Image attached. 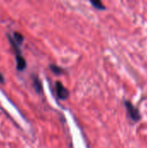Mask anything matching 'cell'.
<instances>
[{
	"label": "cell",
	"instance_id": "cell-5",
	"mask_svg": "<svg viewBox=\"0 0 147 148\" xmlns=\"http://www.w3.org/2000/svg\"><path fill=\"white\" fill-rule=\"evenodd\" d=\"M91 3L94 5V7H95V8L98 9V10H103L106 9V7L102 4V3H101L100 0H92V1H91Z\"/></svg>",
	"mask_w": 147,
	"mask_h": 148
},
{
	"label": "cell",
	"instance_id": "cell-1",
	"mask_svg": "<svg viewBox=\"0 0 147 148\" xmlns=\"http://www.w3.org/2000/svg\"><path fill=\"white\" fill-rule=\"evenodd\" d=\"M124 103H125V106L126 108V110H127V113H128L130 118L134 121H139L141 117L139 110L128 101H125Z\"/></svg>",
	"mask_w": 147,
	"mask_h": 148
},
{
	"label": "cell",
	"instance_id": "cell-2",
	"mask_svg": "<svg viewBox=\"0 0 147 148\" xmlns=\"http://www.w3.org/2000/svg\"><path fill=\"white\" fill-rule=\"evenodd\" d=\"M55 88H56V94H57V96L59 99H61V100L68 99V97L69 96V92L60 82H56Z\"/></svg>",
	"mask_w": 147,
	"mask_h": 148
},
{
	"label": "cell",
	"instance_id": "cell-7",
	"mask_svg": "<svg viewBox=\"0 0 147 148\" xmlns=\"http://www.w3.org/2000/svg\"><path fill=\"white\" fill-rule=\"evenodd\" d=\"M50 69H51V70H52L55 74H56V75H60V74H62V73H63V69H62V68L56 66V65H50Z\"/></svg>",
	"mask_w": 147,
	"mask_h": 148
},
{
	"label": "cell",
	"instance_id": "cell-8",
	"mask_svg": "<svg viewBox=\"0 0 147 148\" xmlns=\"http://www.w3.org/2000/svg\"><path fill=\"white\" fill-rule=\"evenodd\" d=\"M3 82V75L0 74V82Z\"/></svg>",
	"mask_w": 147,
	"mask_h": 148
},
{
	"label": "cell",
	"instance_id": "cell-4",
	"mask_svg": "<svg viewBox=\"0 0 147 148\" xmlns=\"http://www.w3.org/2000/svg\"><path fill=\"white\" fill-rule=\"evenodd\" d=\"M33 86H34V88L36 89V93H38V94L42 93V83L36 76H34V78H33Z\"/></svg>",
	"mask_w": 147,
	"mask_h": 148
},
{
	"label": "cell",
	"instance_id": "cell-6",
	"mask_svg": "<svg viewBox=\"0 0 147 148\" xmlns=\"http://www.w3.org/2000/svg\"><path fill=\"white\" fill-rule=\"evenodd\" d=\"M14 37H15V42L17 44H22L23 42V36L21 33L19 32H15L14 33Z\"/></svg>",
	"mask_w": 147,
	"mask_h": 148
},
{
	"label": "cell",
	"instance_id": "cell-3",
	"mask_svg": "<svg viewBox=\"0 0 147 148\" xmlns=\"http://www.w3.org/2000/svg\"><path fill=\"white\" fill-rule=\"evenodd\" d=\"M16 69L19 71H23L26 68V61L25 59L21 56V54L16 55Z\"/></svg>",
	"mask_w": 147,
	"mask_h": 148
}]
</instances>
